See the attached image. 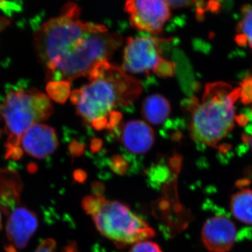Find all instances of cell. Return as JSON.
<instances>
[{
  "label": "cell",
  "mask_w": 252,
  "mask_h": 252,
  "mask_svg": "<svg viewBox=\"0 0 252 252\" xmlns=\"http://www.w3.org/2000/svg\"><path fill=\"white\" fill-rule=\"evenodd\" d=\"M240 97V88L233 89L223 81L206 84L201 103L198 101L190 109L192 139L215 147L226 137L234 127V104Z\"/></svg>",
  "instance_id": "obj_3"
},
{
  "label": "cell",
  "mask_w": 252,
  "mask_h": 252,
  "mask_svg": "<svg viewBox=\"0 0 252 252\" xmlns=\"http://www.w3.org/2000/svg\"><path fill=\"white\" fill-rule=\"evenodd\" d=\"M155 134L147 123L132 120L124 126L122 135L123 145L132 154L148 152L153 147Z\"/></svg>",
  "instance_id": "obj_11"
},
{
  "label": "cell",
  "mask_w": 252,
  "mask_h": 252,
  "mask_svg": "<svg viewBox=\"0 0 252 252\" xmlns=\"http://www.w3.org/2000/svg\"><path fill=\"white\" fill-rule=\"evenodd\" d=\"M80 12L77 4L69 3L34 32V49L49 82L89 77L122 45V36L103 25L83 22Z\"/></svg>",
  "instance_id": "obj_1"
},
{
  "label": "cell",
  "mask_w": 252,
  "mask_h": 252,
  "mask_svg": "<svg viewBox=\"0 0 252 252\" xmlns=\"http://www.w3.org/2000/svg\"><path fill=\"white\" fill-rule=\"evenodd\" d=\"M88 79L90 82L73 91L70 99L77 114L97 130L113 128L122 119L114 109L131 105L142 92L140 81L109 62L99 64Z\"/></svg>",
  "instance_id": "obj_2"
},
{
  "label": "cell",
  "mask_w": 252,
  "mask_h": 252,
  "mask_svg": "<svg viewBox=\"0 0 252 252\" xmlns=\"http://www.w3.org/2000/svg\"><path fill=\"white\" fill-rule=\"evenodd\" d=\"M236 228L231 220L214 217L206 220L202 230V240L211 252H228L234 245Z\"/></svg>",
  "instance_id": "obj_8"
},
{
  "label": "cell",
  "mask_w": 252,
  "mask_h": 252,
  "mask_svg": "<svg viewBox=\"0 0 252 252\" xmlns=\"http://www.w3.org/2000/svg\"><path fill=\"white\" fill-rule=\"evenodd\" d=\"M9 21H8L6 18H0V31L4 29V28L6 27L8 24H9Z\"/></svg>",
  "instance_id": "obj_24"
},
{
  "label": "cell",
  "mask_w": 252,
  "mask_h": 252,
  "mask_svg": "<svg viewBox=\"0 0 252 252\" xmlns=\"http://www.w3.org/2000/svg\"><path fill=\"white\" fill-rule=\"evenodd\" d=\"M236 122H238L239 125L243 126H245V124H248V117H247V115H244V114H242V115L238 116V117H236L235 119Z\"/></svg>",
  "instance_id": "obj_23"
},
{
  "label": "cell",
  "mask_w": 252,
  "mask_h": 252,
  "mask_svg": "<svg viewBox=\"0 0 252 252\" xmlns=\"http://www.w3.org/2000/svg\"><path fill=\"white\" fill-rule=\"evenodd\" d=\"M171 107L170 102L160 94H151L144 99L142 104V115L145 120L152 125H160L170 115Z\"/></svg>",
  "instance_id": "obj_12"
},
{
  "label": "cell",
  "mask_w": 252,
  "mask_h": 252,
  "mask_svg": "<svg viewBox=\"0 0 252 252\" xmlns=\"http://www.w3.org/2000/svg\"><path fill=\"white\" fill-rule=\"evenodd\" d=\"M176 65L175 63L161 59L154 69V72L160 77H172L175 74Z\"/></svg>",
  "instance_id": "obj_16"
},
{
  "label": "cell",
  "mask_w": 252,
  "mask_h": 252,
  "mask_svg": "<svg viewBox=\"0 0 252 252\" xmlns=\"http://www.w3.org/2000/svg\"><path fill=\"white\" fill-rule=\"evenodd\" d=\"M167 5L170 7L182 8L187 6H193L195 4L194 1H166Z\"/></svg>",
  "instance_id": "obj_22"
},
{
  "label": "cell",
  "mask_w": 252,
  "mask_h": 252,
  "mask_svg": "<svg viewBox=\"0 0 252 252\" xmlns=\"http://www.w3.org/2000/svg\"><path fill=\"white\" fill-rule=\"evenodd\" d=\"M242 19L237 27L235 41L238 45L248 44L252 49V4L243 6L241 9Z\"/></svg>",
  "instance_id": "obj_14"
},
{
  "label": "cell",
  "mask_w": 252,
  "mask_h": 252,
  "mask_svg": "<svg viewBox=\"0 0 252 252\" xmlns=\"http://www.w3.org/2000/svg\"><path fill=\"white\" fill-rule=\"evenodd\" d=\"M82 207L92 217L99 233L118 247L143 241L155 235L148 223L126 204L107 200L100 194L86 197Z\"/></svg>",
  "instance_id": "obj_5"
},
{
  "label": "cell",
  "mask_w": 252,
  "mask_h": 252,
  "mask_svg": "<svg viewBox=\"0 0 252 252\" xmlns=\"http://www.w3.org/2000/svg\"><path fill=\"white\" fill-rule=\"evenodd\" d=\"M46 91L51 98L63 103L67 100L70 94V84L69 81H51L46 86Z\"/></svg>",
  "instance_id": "obj_15"
},
{
  "label": "cell",
  "mask_w": 252,
  "mask_h": 252,
  "mask_svg": "<svg viewBox=\"0 0 252 252\" xmlns=\"http://www.w3.org/2000/svg\"><path fill=\"white\" fill-rule=\"evenodd\" d=\"M54 113L49 97L35 89H11L0 104V121L4 122L6 157L18 160L23 155L21 139L32 126L44 122Z\"/></svg>",
  "instance_id": "obj_4"
},
{
  "label": "cell",
  "mask_w": 252,
  "mask_h": 252,
  "mask_svg": "<svg viewBox=\"0 0 252 252\" xmlns=\"http://www.w3.org/2000/svg\"><path fill=\"white\" fill-rule=\"evenodd\" d=\"M230 210L235 219L245 224L252 225V190L244 189L230 199Z\"/></svg>",
  "instance_id": "obj_13"
},
{
  "label": "cell",
  "mask_w": 252,
  "mask_h": 252,
  "mask_svg": "<svg viewBox=\"0 0 252 252\" xmlns=\"http://www.w3.org/2000/svg\"><path fill=\"white\" fill-rule=\"evenodd\" d=\"M124 9L132 27L154 34L161 32L171 16L166 1L130 0L126 1Z\"/></svg>",
  "instance_id": "obj_7"
},
{
  "label": "cell",
  "mask_w": 252,
  "mask_h": 252,
  "mask_svg": "<svg viewBox=\"0 0 252 252\" xmlns=\"http://www.w3.org/2000/svg\"><path fill=\"white\" fill-rule=\"evenodd\" d=\"M37 227V217L34 212L21 205L14 209L9 214L6 227V237L11 244V250L26 248Z\"/></svg>",
  "instance_id": "obj_9"
},
{
  "label": "cell",
  "mask_w": 252,
  "mask_h": 252,
  "mask_svg": "<svg viewBox=\"0 0 252 252\" xmlns=\"http://www.w3.org/2000/svg\"><path fill=\"white\" fill-rule=\"evenodd\" d=\"M56 243L52 239L44 240L33 252H56Z\"/></svg>",
  "instance_id": "obj_20"
},
{
  "label": "cell",
  "mask_w": 252,
  "mask_h": 252,
  "mask_svg": "<svg viewBox=\"0 0 252 252\" xmlns=\"http://www.w3.org/2000/svg\"><path fill=\"white\" fill-rule=\"evenodd\" d=\"M113 169L119 173H124L126 170V162L121 157H115L112 158Z\"/></svg>",
  "instance_id": "obj_21"
},
{
  "label": "cell",
  "mask_w": 252,
  "mask_h": 252,
  "mask_svg": "<svg viewBox=\"0 0 252 252\" xmlns=\"http://www.w3.org/2000/svg\"><path fill=\"white\" fill-rule=\"evenodd\" d=\"M153 36L127 38L124 49L123 70L132 74H148L154 70L160 57L159 42Z\"/></svg>",
  "instance_id": "obj_6"
},
{
  "label": "cell",
  "mask_w": 252,
  "mask_h": 252,
  "mask_svg": "<svg viewBox=\"0 0 252 252\" xmlns=\"http://www.w3.org/2000/svg\"><path fill=\"white\" fill-rule=\"evenodd\" d=\"M1 212H0V229H1Z\"/></svg>",
  "instance_id": "obj_26"
},
{
  "label": "cell",
  "mask_w": 252,
  "mask_h": 252,
  "mask_svg": "<svg viewBox=\"0 0 252 252\" xmlns=\"http://www.w3.org/2000/svg\"><path fill=\"white\" fill-rule=\"evenodd\" d=\"M243 140L246 141L247 142H248V143L250 144V145H251V147L252 149V135L251 136H243Z\"/></svg>",
  "instance_id": "obj_25"
},
{
  "label": "cell",
  "mask_w": 252,
  "mask_h": 252,
  "mask_svg": "<svg viewBox=\"0 0 252 252\" xmlns=\"http://www.w3.org/2000/svg\"><path fill=\"white\" fill-rule=\"evenodd\" d=\"M240 98L244 104H252V77H247L240 83Z\"/></svg>",
  "instance_id": "obj_17"
},
{
  "label": "cell",
  "mask_w": 252,
  "mask_h": 252,
  "mask_svg": "<svg viewBox=\"0 0 252 252\" xmlns=\"http://www.w3.org/2000/svg\"><path fill=\"white\" fill-rule=\"evenodd\" d=\"M22 150L32 157L42 159L51 155L59 145L54 128L37 124L28 129L21 139Z\"/></svg>",
  "instance_id": "obj_10"
},
{
  "label": "cell",
  "mask_w": 252,
  "mask_h": 252,
  "mask_svg": "<svg viewBox=\"0 0 252 252\" xmlns=\"http://www.w3.org/2000/svg\"><path fill=\"white\" fill-rule=\"evenodd\" d=\"M130 252H162L157 243L149 240H143L135 243Z\"/></svg>",
  "instance_id": "obj_18"
},
{
  "label": "cell",
  "mask_w": 252,
  "mask_h": 252,
  "mask_svg": "<svg viewBox=\"0 0 252 252\" xmlns=\"http://www.w3.org/2000/svg\"><path fill=\"white\" fill-rule=\"evenodd\" d=\"M0 9L8 16H11L13 13L21 11L22 6L18 1H0Z\"/></svg>",
  "instance_id": "obj_19"
}]
</instances>
